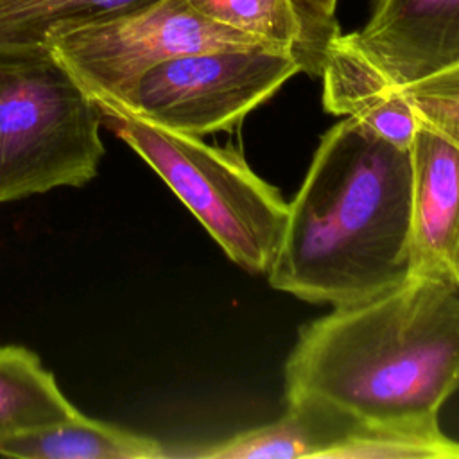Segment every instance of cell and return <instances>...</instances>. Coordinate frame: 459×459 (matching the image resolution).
Wrapping results in <instances>:
<instances>
[{
    "label": "cell",
    "instance_id": "6da1fadb",
    "mask_svg": "<svg viewBox=\"0 0 459 459\" xmlns=\"http://www.w3.org/2000/svg\"><path fill=\"white\" fill-rule=\"evenodd\" d=\"M287 407L344 429L437 420L459 389V289L407 273L301 326L285 368Z\"/></svg>",
    "mask_w": 459,
    "mask_h": 459
},
{
    "label": "cell",
    "instance_id": "7a4b0ae2",
    "mask_svg": "<svg viewBox=\"0 0 459 459\" xmlns=\"http://www.w3.org/2000/svg\"><path fill=\"white\" fill-rule=\"evenodd\" d=\"M409 149L344 117L321 138L289 219L269 283L308 303L368 298L409 273Z\"/></svg>",
    "mask_w": 459,
    "mask_h": 459
},
{
    "label": "cell",
    "instance_id": "3957f363",
    "mask_svg": "<svg viewBox=\"0 0 459 459\" xmlns=\"http://www.w3.org/2000/svg\"><path fill=\"white\" fill-rule=\"evenodd\" d=\"M97 108L100 122L156 170L231 262L247 273H269L287 228L289 203L238 151L208 145L124 109Z\"/></svg>",
    "mask_w": 459,
    "mask_h": 459
},
{
    "label": "cell",
    "instance_id": "277c9868",
    "mask_svg": "<svg viewBox=\"0 0 459 459\" xmlns=\"http://www.w3.org/2000/svg\"><path fill=\"white\" fill-rule=\"evenodd\" d=\"M100 124L50 50L0 56V203L88 183L104 154Z\"/></svg>",
    "mask_w": 459,
    "mask_h": 459
},
{
    "label": "cell",
    "instance_id": "5b68a950",
    "mask_svg": "<svg viewBox=\"0 0 459 459\" xmlns=\"http://www.w3.org/2000/svg\"><path fill=\"white\" fill-rule=\"evenodd\" d=\"M258 45L264 43L203 16L186 0H160L143 11L61 34L48 50L95 104L126 109L138 81L160 63Z\"/></svg>",
    "mask_w": 459,
    "mask_h": 459
},
{
    "label": "cell",
    "instance_id": "8992f818",
    "mask_svg": "<svg viewBox=\"0 0 459 459\" xmlns=\"http://www.w3.org/2000/svg\"><path fill=\"white\" fill-rule=\"evenodd\" d=\"M298 72L292 52L267 45L179 56L151 68L124 111L201 138L231 129Z\"/></svg>",
    "mask_w": 459,
    "mask_h": 459
},
{
    "label": "cell",
    "instance_id": "52a82bcc",
    "mask_svg": "<svg viewBox=\"0 0 459 459\" xmlns=\"http://www.w3.org/2000/svg\"><path fill=\"white\" fill-rule=\"evenodd\" d=\"M396 88L459 65V0H375L351 34Z\"/></svg>",
    "mask_w": 459,
    "mask_h": 459
},
{
    "label": "cell",
    "instance_id": "ba28073f",
    "mask_svg": "<svg viewBox=\"0 0 459 459\" xmlns=\"http://www.w3.org/2000/svg\"><path fill=\"white\" fill-rule=\"evenodd\" d=\"M409 152V273L459 289V147L420 120Z\"/></svg>",
    "mask_w": 459,
    "mask_h": 459
},
{
    "label": "cell",
    "instance_id": "9c48e42d",
    "mask_svg": "<svg viewBox=\"0 0 459 459\" xmlns=\"http://www.w3.org/2000/svg\"><path fill=\"white\" fill-rule=\"evenodd\" d=\"M160 0H0V56L48 50L66 32L111 22Z\"/></svg>",
    "mask_w": 459,
    "mask_h": 459
},
{
    "label": "cell",
    "instance_id": "30bf717a",
    "mask_svg": "<svg viewBox=\"0 0 459 459\" xmlns=\"http://www.w3.org/2000/svg\"><path fill=\"white\" fill-rule=\"evenodd\" d=\"M0 455L25 459H160L169 454L154 437L77 412L66 421L0 439Z\"/></svg>",
    "mask_w": 459,
    "mask_h": 459
},
{
    "label": "cell",
    "instance_id": "8fae6325",
    "mask_svg": "<svg viewBox=\"0 0 459 459\" xmlns=\"http://www.w3.org/2000/svg\"><path fill=\"white\" fill-rule=\"evenodd\" d=\"M77 412L34 351L0 346V439L66 421Z\"/></svg>",
    "mask_w": 459,
    "mask_h": 459
},
{
    "label": "cell",
    "instance_id": "7c38bea8",
    "mask_svg": "<svg viewBox=\"0 0 459 459\" xmlns=\"http://www.w3.org/2000/svg\"><path fill=\"white\" fill-rule=\"evenodd\" d=\"M344 427L319 412L287 407V414L213 443L190 455L206 459H316Z\"/></svg>",
    "mask_w": 459,
    "mask_h": 459
},
{
    "label": "cell",
    "instance_id": "4fadbf2b",
    "mask_svg": "<svg viewBox=\"0 0 459 459\" xmlns=\"http://www.w3.org/2000/svg\"><path fill=\"white\" fill-rule=\"evenodd\" d=\"M316 459H459V441L443 434L437 420L351 425Z\"/></svg>",
    "mask_w": 459,
    "mask_h": 459
},
{
    "label": "cell",
    "instance_id": "5bb4252c",
    "mask_svg": "<svg viewBox=\"0 0 459 459\" xmlns=\"http://www.w3.org/2000/svg\"><path fill=\"white\" fill-rule=\"evenodd\" d=\"M203 16L264 45L296 54L299 22L290 0H186Z\"/></svg>",
    "mask_w": 459,
    "mask_h": 459
},
{
    "label": "cell",
    "instance_id": "9a60e30c",
    "mask_svg": "<svg viewBox=\"0 0 459 459\" xmlns=\"http://www.w3.org/2000/svg\"><path fill=\"white\" fill-rule=\"evenodd\" d=\"M420 120L459 147V65L400 88Z\"/></svg>",
    "mask_w": 459,
    "mask_h": 459
},
{
    "label": "cell",
    "instance_id": "2e32d148",
    "mask_svg": "<svg viewBox=\"0 0 459 459\" xmlns=\"http://www.w3.org/2000/svg\"><path fill=\"white\" fill-rule=\"evenodd\" d=\"M299 22V45L296 61L301 72L321 75L326 52L332 41L341 34L335 18L337 0H290Z\"/></svg>",
    "mask_w": 459,
    "mask_h": 459
}]
</instances>
